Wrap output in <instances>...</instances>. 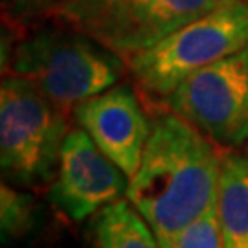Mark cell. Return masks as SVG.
Listing matches in <instances>:
<instances>
[{
    "instance_id": "12",
    "label": "cell",
    "mask_w": 248,
    "mask_h": 248,
    "mask_svg": "<svg viewBox=\"0 0 248 248\" xmlns=\"http://www.w3.org/2000/svg\"><path fill=\"white\" fill-rule=\"evenodd\" d=\"M158 241L162 248H224L215 208L189 226L166 237H158Z\"/></svg>"
},
{
    "instance_id": "4",
    "label": "cell",
    "mask_w": 248,
    "mask_h": 248,
    "mask_svg": "<svg viewBox=\"0 0 248 248\" xmlns=\"http://www.w3.org/2000/svg\"><path fill=\"white\" fill-rule=\"evenodd\" d=\"M232 0H64L45 15L94 39L125 62Z\"/></svg>"
},
{
    "instance_id": "9",
    "label": "cell",
    "mask_w": 248,
    "mask_h": 248,
    "mask_svg": "<svg viewBox=\"0 0 248 248\" xmlns=\"http://www.w3.org/2000/svg\"><path fill=\"white\" fill-rule=\"evenodd\" d=\"M217 221L224 248H248V151H222Z\"/></svg>"
},
{
    "instance_id": "5",
    "label": "cell",
    "mask_w": 248,
    "mask_h": 248,
    "mask_svg": "<svg viewBox=\"0 0 248 248\" xmlns=\"http://www.w3.org/2000/svg\"><path fill=\"white\" fill-rule=\"evenodd\" d=\"M248 48V0H232L127 61L138 89L168 98L191 74Z\"/></svg>"
},
{
    "instance_id": "10",
    "label": "cell",
    "mask_w": 248,
    "mask_h": 248,
    "mask_svg": "<svg viewBox=\"0 0 248 248\" xmlns=\"http://www.w3.org/2000/svg\"><path fill=\"white\" fill-rule=\"evenodd\" d=\"M89 248H162V245L142 213L127 197H122L90 217Z\"/></svg>"
},
{
    "instance_id": "8",
    "label": "cell",
    "mask_w": 248,
    "mask_h": 248,
    "mask_svg": "<svg viewBox=\"0 0 248 248\" xmlns=\"http://www.w3.org/2000/svg\"><path fill=\"white\" fill-rule=\"evenodd\" d=\"M74 122L131 178L140 166L151 124L136 92L118 83L72 108Z\"/></svg>"
},
{
    "instance_id": "2",
    "label": "cell",
    "mask_w": 248,
    "mask_h": 248,
    "mask_svg": "<svg viewBox=\"0 0 248 248\" xmlns=\"http://www.w3.org/2000/svg\"><path fill=\"white\" fill-rule=\"evenodd\" d=\"M8 70L33 83L68 112L81 101L118 85L127 62L94 39L53 22L18 41Z\"/></svg>"
},
{
    "instance_id": "13",
    "label": "cell",
    "mask_w": 248,
    "mask_h": 248,
    "mask_svg": "<svg viewBox=\"0 0 248 248\" xmlns=\"http://www.w3.org/2000/svg\"><path fill=\"white\" fill-rule=\"evenodd\" d=\"M64 0H22V9L28 13H46Z\"/></svg>"
},
{
    "instance_id": "1",
    "label": "cell",
    "mask_w": 248,
    "mask_h": 248,
    "mask_svg": "<svg viewBox=\"0 0 248 248\" xmlns=\"http://www.w3.org/2000/svg\"><path fill=\"white\" fill-rule=\"evenodd\" d=\"M221 162L222 149L168 108L151 124L125 197L156 237H166L215 208Z\"/></svg>"
},
{
    "instance_id": "7",
    "label": "cell",
    "mask_w": 248,
    "mask_h": 248,
    "mask_svg": "<svg viewBox=\"0 0 248 248\" xmlns=\"http://www.w3.org/2000/svg\"><path fill=\"white\" fill-rule=\"evenodd\" d=\"M129 177L81 127L68 131L57 175L48 189L50 202L70 221L90 219L107 204L127 195Z\"/></svg>"
},
{
    "instance_id": "3",
    "label": "cell",
    "mask_w": 248,
    "mask_h": 248,
    "mask_svg": "<svg viewBox=\"0 0 248 248\" xmlns=\"http://www.w3.org/2000/svg\"><path fill=\"white\" fill-rule=\"evenodd\" d=\"M66 110L33 83L6 76L0 87V166L6 182L18 187L52 184L64 138Z\"/></svg>"
},
{
    "instance_id": "6",
    "label": "cell",
    "mask_w": 248,
    "mask_h": 248,
    "mask_svg": "<svg viewBox=\"0 0 248 248\" xmlns=\"http://www.w3.org/2000/svg\"><path fill=\"white\" fill-rule=\"evenodd\" d=\"M164 101L219 149L241 147L248 142V48L197 70Z\"/></svg>"
},
{
    "instance_id": "11",
    "label": "cell",
    "mask_w": 248,
    "mask_h": 248,
    "mask_svg": "<svg viewBox=\"0 0 248 248\" xmlns=\"http://www.w3.org/2000/svg\"><path fill=\"white\" fill-rule=\"evenodd\" d=\"M35 197L22 187L2 182L0 186V233L4 245L22 241L35 226Z\"/></svg>"
}]
</instances>
